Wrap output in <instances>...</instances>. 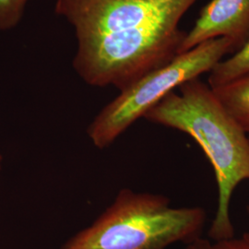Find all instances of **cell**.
Wrapping results in <instances>:
<instances>
[{"label": "cell", "instance_id": "8992f818", "mask_svg": "<svg viewBox=\"0 0 249 249\" xmlns=\"http://www.w3.org/2000/svg\"><path fill=\"white\" fill-rule=\"evenodd\" d=\"M217 38L230 40L233 53L246 45L249 39V0H212L187 33L178 54Z\"/></svg>", "mask_w": 249, "mask_h": 249}, {"label": "cell", "instance_id": "3957f363", "mask_svg": "<svg viewBox=\"0 0 249 249\" xmlns=\"http://www.w3.org/2000/svg\"><path fill=\"white\" fill-rule=\"evenodd\" d=\"M185 13L144 26L78 40L73 68L90 86L120 91L173 60L187 35L179 28Z\"/></svg>", "mask_w": 249, "mask_h": 249}, {"label": "cell", "instance_id": "30bf717a", "mask_svg": "<svg viewBox=\"0 0 249 249\" xmlns=\"http://www.w3.org/2000/svg\"><path fill=\"white\" fill-rule=\"evenodd\" d=\"M28 0H0V30L12 29L19 22Z\"/></svg>", "mask_w": 249, "mask_h": 249}, {"label": "cell", "instance_id": "5b68a950", "mask_svg": "<svg viewBox=\"0 0 249 249\" xmlns=\"http://www.w3.org/2000/svg\"><path fill=\"white\" fill-rule=\"evenodd\" d=\"M198 0H56L55 12L74 27L77 40L144 26L187 13Z\"/></svg>", "mask_w": 249, "mask_h": 249}, {"label": "cell", "instance_id": "7a4b0ae2", "mask_svg": "<svg viewBox=\"0 0 249 249\" xmlns=\"http://www.w3.org/2000/svg\"><path fill=\"white\" fill-rule=\"evenodd\" d=\"M201 207H173L167 196L121 189L112 204L61 249H168L201 237Z\"/></svg>", "mask_w": 249, "mask_h": 249}, {"label": "cell", "instance_id": "8fae6325", "mask_svg": "<svg viewBox=\"0 0 249 249\" xmlns=\"http://www.w3.org/2000/svg\"><path fill=\"white\" fill-rule=\"evenodd\" d=\"M2 161H3V157H2V154L0 153V170H1V167H2Z\"/></svg>", "mask_w": 249, "mask_h": 249}, {"label": "cell", "instance_id": "52a82bcc", "mask_svg": "<svg viewBox=\"0 0 249 249\" xmlns=\"http://www.w3.org/2000/svg\"><path fill=\"white\" fill-rule=\"evenodd\" d=\"M213 90L225 109L249 135V72Z\"/></svg>", "mask_w": 249, "mask_h": 249}, {"label": "cell", "instance_id": "7c38bea8", "mask_svg": "<svg viewBox=\"0 0 249 249\" xmlns=\"http://www.w3.org/2000/svg\"><path fill=\"white\" fill-rule=\"evenodd\" d=\"M248 212H249V208H248Z\"/></svg>", "mask_w": 249, "mask_h": 249}, {"label": "cell", "instance_id": "6da1fadb", "mask_svg": "<svg viewBox=\"0 0 249 249\" xmlns=\"http://www.w3.org/2000/svg\"><path fill=\"white\" fill-rule=\"evenodd\" d=\"M143 116L190 136L213 167L218 187V205L209 238L234 236L230 205L241 182L249 180V135L225 109L213 89L199 78L183 83Z\"/></svg>", "mask_w": 249, "mask_h": 249}, {"label": "cell", "instance_id": "9c48e42d", "mask_svg": "<svg viewBox=\"0 0 249 249\" xmlns=\"http://www.w3.org/2000/svg\"><path fill=\"white\" fill-rule=\"evenodd\" d=\"M183 249H249V231L239 236H233L223 240H212L198 237L185 245Z\"/></svg>", "mask_w": 249, "mask_h": 249}, {"label": "cell", "instance_id": "277c9868", "mask_svg": "<svg viewBox=\"0 0 249 249\" xmlns=\"http://www.w3.org/2000/svg\"><path fill=\"white\" fill-rule=\"evenodd\" d=\"M232 53L230 40L217 38L179 53L165 66L121 90L107 104L87 128L90 142L100 150L110 147L168 93L188 80L209 73L224 56Z\"/></svg>", "mask_w": 249, "mask_h": 249}, {"label": "cell", "instance_id": "ba28073f", "mask_svg": "<svg viewBox=\"0 0 249 249\" xmlns=\"http://www.w3.org/2000/svg\"><path fill=\"white\" fill-rule=\"evenodd\" d=\"M249 72V39L240 50L223 58L209 72L208 84L215 89Z\"/></svg>", "mask_w": 249, "mask_h": 249}]
</instances>
